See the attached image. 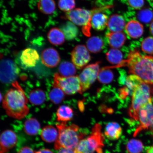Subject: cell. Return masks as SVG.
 I'll list each match as a JSON object with an SVG mask.
<instances>
[{
  "instance_id": "4dcf8cb0",
  "label": "cell",
  "mask_w": 153,
  "mask_h": 153,
  "mask_svg": "<svg viewBox=\"0 0 153 153\" xmlns=\"http://www.w3.org/2000/svg\"><path fill=\"white\" fill-rule=\"evenodd\" d=\"M97 78L99 82L101 83H109L113 80V72L107 67L101 68L99 71Z\"/></svg>"
},
{
  "instance_id": "9a60e30c",
  "label": "cell",
  "mask_w": 153,
  "mask_h": 153,
  "mask_svg": "<svg viewBox=\"0 0 153 153\" xmlns=\"http://www.w3.org/2000/svg\"><path fill=\"white\" fill-rule=\"evenodd\" d=\"M41 59L43 64L49 68L56 67L60 61L58 51L52 48L44 50L41 53Z\"/></svg>"
},
{
  "instance_id": "30bf717a",
  "label": "cell",
  "mask_w": 153,
  "mask_h": 153,
  "mask_svg": "<svg viewBox=\"0 0 153 153\" xmlns=\"http://www.w3.org/2000/svg\"><path fill=\"white\" fill-rule=\"evenodd\" d=\"M138 120L140 125L135 132V135L142 130L152 127L153 123V105L152 99L140 108Z\"/></svg>"
},
{
  "instance_id": "d4e9b609",
  "label": "cell",
  "mask_w": 153,
  "mask_h": 153,
  "mask_svg": "<svg viewBox=\"0 0 153 153\" xmlns=\"http://www.w3.org/2000/svg\"><path fill=\"white\" fill-rule=\"evenodd\" d=\"M61 28L67 39H74L78 35V29L72 22H67L63 25Z\"/></svg>"
},
{
  "instance_id": "83f0119b",
  "label": "cell",
  "mask_w": 153,
  "mask_h": 153,
  "mask_svg": "<svg viewBox=\"0 0 153 153\" xmlns=\"http://www.w3.org/2000/svg\"><path fill=\"white\" fill-rule=\"evenodd\" d=\"M38 7L39 10L43 14L51 15L56 9V4L54 0H39Z\"/></svg>"
},
{
  "instance_id": "f35d334b",
  "label": "cell",
  "mask_w": 153,
  "mask_h": 153,
  "mask_svg": "<svg viewBox=\"0 0 153 153\" xmlns=\"http://www.w3.org/2000/svg\"><path fill=\"white\" fill-rule=\"evenodd\" d=\"M18 153H35L32 149L29 147L26 146L21 149Z\"/></svg>"
},
{
  "instance_id": "836d02e7",
  "label": "cell",
  "mask_w": 153,
  "mask_h": 153,
  "mask_svg": "<svg viewBox=\"0 0 153 153\" xmlns=\"http://www.w3.org/2000/svg\"><path fill=\"white\" fill-rule=\"evenodd\" d=\"M143 82L138 76L131 74L127 76L125 83L126 86L132 91Z\"/></svg>"
},
{
  "instance_id": "7a4b0ae2",
  "label": "cell",
  "mask_w": 153,
  "mask_h": 153,
  "mask_svg": "<svg viewBox=\"0 0 153 153\" xmlns=\"http://www.w3.org/2000/svg\"><path fill=\"white\" fill-rule=\"evenodd\" d=\"M13 88L7 92L3 100V106L7 115L15 119L24 118L29 112L28 99L17 81L12 83Z\"/></svg>"
},
{
  "instance_id": "1f68e13d",
  "label": "cell",
  "mask_w": 153,
  "mask_h": 153,
  "mask_svg": "<svg viewBox=\"0 0 153 153\" xmlns=\"http://www.w3.org/2000/svg\"><path fill=\"white\" fill-rule=\"evenodd\" d=\"M126 148L129 153H140L143 150V145L140 140L132 139L128 142Z\"/></svg>"
},
{
  "instance_id": "ee69618b",
  "label": "cell",
  "mask_w": 153,
  "mask_h": 153,
  "mask_svg": "<svg viewBox=\"0 0 153 153\" xmlns=\"http://www.w3.org/2000/svg\"><path fill=\"white\" fill-rule=\"evenodd\" d=\"M3 98L2 96L1 95V101L2 100H3Z\"/></svg>"
},
{
  "instance_id": "6da1fadb",
  "label": "cell",
  "mask_w": 153,
  "mask_h": 153,
  "mask_svg": "<svg viewBox=\"0 0 153 153\" xmlns=\"http://www.w3.org/2000/svg\"><path fill=\"white\" fill-rule=\"evenodd\" d=\"M126 66L129 73L136 75L144 83L153 86V57L143 55L137 50L130 51L127 59L116 67Z\"/></svg>"
},
{
  "instance_id": "8fae6325",
  "label": "cell",
  "mask_w": 153,
  "mask_h": 153,
  "mask_svg": "<svg viewBox=\"0 0 153 153\" xmlns=\"http://www.w3.org/2000/svg\"><path fill=\"white\" fill-rule=\"evenodd\" d=\"M71 60L76 68L81 69L91 60V56L87 48L84 45H78L73 50Z\"/></svg>"
},
{
  "instance_id": "603a6c76",
  "label": "cell",
  "mask_w": 153,
  "mask_h": 153,
  "mask_svg": "<svg viewBox=\"0 0 153 153\" xmlns=\"http://www.w3.org/2000/svg\"><path fill=\"white\" fill-rule=\"evenodd\" d=\"M41 126L39 122L35 118L26 120L24 124V130L27 134L33 136L39 132Z\"/></svg>"
},
{
  "instance_id": "e575fe53",
  "label": "cell",
  "mask_w": 153,
  "mask_h": 153,
  "mask_svg": "<svg viewBox=\"0 0 153 153\" xmlns=\"http://www.w3.org/2000/svg\"><path fill=\"white\" fill-rule=\"evenodd\" d=\"M76 5L74 0H59L58 6L62 11L69 12L74 9Z\"/></svg>"
},
{
  "instance_id": "7402d4cb",
  "label": "cell",
  "mask_w": 153,
  "mask_h": 153,
  "mask_svg": "<svg viewBox=\"0 0 153 153\" xmlns=\"http://www.w3.org/2000/svg\"><path fill=\"white\" fill-rule=\"evenodd\" d=\"M57 121L60 123H67L71 120L74 117V111L70 107L62 105L57 109L56 112Z\"/></svg>"
},
{
  "instance_id": "4316f807",
  "label": "cell",
  "mask_w": 153,
  "mask_h": 153,
  "mask_svg": "<svg viewBox=\"0 0 153 153\" xmlns=\"http://www.w3.org/2000/svg\"><path fill=\"white\" fill-rule=\"evenodd\" d=\"M59 74L64 77L74 76L76 73V67L74 64L68 62H62L58 69Z\"/></svg>"
},
{
  "instance_id": "5bb4252c",
  "label": "cell",
  "mask_w": 153,
  "mask_h": 153,
  "mask_svg": "<svg viewBox=\"0 0 153 153\" xmlns=\"http://www.w3.org/2000/svg\"><path fill=\"white\" fill-rule=\"evenodd\" d=\"M20 59L22 65L26 68H30L37 65L39 60V56L35 49L28 48L22 51Z\"/></svg>"
},
{
  "instance_id": "ab89813d",
  "label": "cell",
  "mask_w": 153,
  "mask_h": 153,
  "mask_svg": "<svg viewBox=\"0 0 153 153\" xmlns=\"http://www.w3.org/2000/svg\"><path fill=\"white\" fill-rule=\"evenodd\" d=\"M57 153H75L74 150L72 149H62L59 150Z\"/></svg>"
},
{
  "instance_id": "52a82bcc",
  "label": "cell",
  "mask_w": 153,
  "mask_h": 153,
  "mask_svg": "<svg viewBox=\"0 0 153 153\" xmlns=\"http://www.w3.org/2000/svg\"><path fill=\"white\" fill-rule=\"evenodd\" d=\"M53 86L59 88L65 94L71 95L78 93L82 94V88L79 76L66 77L58 73L54 74Z\"/></svg>"
},
{
  "instance_id": "484cf974",
  "label": "cell",
  "mask_w": 153,
  "mask_h": 153,
  "mask_svg": "<svg viewBox=\"0 0 153 153\" xmlns=\"http://www.w3.org/2000/svg\"><path fill=\"white\" fill-rule=\"evenodd\" d=\"M46 100V95L44 91L40 89L33 90L29 94V100L32 104L39 105L43 104Z\"/></svg>"
},
{
  "instance_id": "277c9868",
  "label": "cell",
  "mask_w": 153,
  "mask_h": 153,
  "mask_svg": "<svg viewBox=\"0 0 153 153\" xmlns=\"http://www.w3.org/2000/svg\"><path fill=\"white\" fill-rule=\"evenodd\" d=\"M100 124L94 127L91 135L87 138L82 139L74 149L75 153H94L101 150L103 146L104 137L101 132Z\"/></svg>"
},
{
  "instance_id": "ba28073f",
  "label": "cell",
  "mask_w": 153,
  "mask_h": 153,
  "mask_svg": "<svg viewBox=\"0 0 153 153\" xmlns=\"http://www.w3.org/2000/svg\"><path fill=\"white\" fill-rule=\"evenodd\" d=\"M0 68V78L2 83H13L16 81L20 70L14 61L9 59H3L1 61Z\"/></svg>"
},
{
  "instance_id": "cb8c5ba5",
  "label": "cell",
  "mask_w": 153,
  "mask_h": 153,
  "mask_svg": "<svg viewBox=\"0 0 153 153\" xmlns=\"http://www.w3.org/2000/svg\"><path fill=\"white\" fill-rule=\"evenodd\" d=\"M104 46V43L101 38L94 36L88 39L87 42L88 49L91 52L96 53L102 50Z\"/></svg>"
},
{
  "instance_id": "ac0fdd59",
  "label": "cell",
  "mask_w": 153,
  "mask_h": 153,
  "mask_svg": "<svg viewBox=\"0 0 153 153\" xmlns=\"http://www.w3.org/2000/svg\"><path fill=\"white\" fill-rule=\"evenodd\" d=\"M125 21L121 15L118 14L112 15L108 19V26L111 32H121L126 26Z\"/></svg>"
},
{
  "instance_id": "74e56055",
  "label": "cell",
  "mask_w": 153,
  "mask_h": 153,
  "mask_svg": "<svg viewBox=\"0 0 153 153\" xmlns=\"http://www.w3.org/2000/svg\"><path fill=\"white\" fill-rule=\"evenodd\" d=\"M133 92L125 86L119 90V97L120 99H124L131 94H132Z\"/></svg>"
},
{
  "instance_id": "5b68a950",
  "label": "cell",
  "mask_w": 153,
  "mask_h": 153,
  "mask_svg": "<svg viewBox=\"0 0 153 153\" xmlns=\"http://www.w3.org/2000/svg\"><path fill=\"white\" fill-rule=\"evenodd\" d=\"M151 89L150 85L143 82L133 91L131 104L128 111L129 115L133 119L138 120L140 108L152 99Z\"/></svg>"
},
{
  "instance_id": "8992f818",
  "label": "cell",
  "mask_w": 153,
  "mask_h": 153,
  "mask_svg": "<svg viewBox=\"0 0 153 153\" xmlns=\"http://www.w3.org/2000/svg\"><path fill=\"white\" fill-rule=\"evenodd\" d=\"M95 12V9L89 10L84 9L76 8L67 12L65 18L74 24L83 26L82 30L83 34L89 37L91 36L92 16Z\"/></svg>"
},
{
  "instance_id": "f1b7e54d",
  "label": "cell",
  "mask_w": 153,
  "mask_h": 153,
  "mask_svg": "<svg viewBox=\"0 0 153 153\" xmlns=\"http://www.w3.org/2000/svg\"><path fill=\"white\" fill-rule=\"evenodd\" d=\"M106 57L108 62L113 65H119L123 61V53L118 49H110L106 53Z\"/></svg>"
},
{
  "instance_id": "3957f363",
  "label": "cell",
  "mask_w": 153,
  "mask_h": 153,
  "mask_svg": "<svg viewBox=\"0 0 153 153\" xmlns=\"http://www.w3.org/2000/svg\"><path fill=\"white\" fill-rule=\"evenodd\" d=\"M56 126L59 132L58 138L55 142L54 149L74 150L80 140L83 138V134L79 132V128L75 124L67 126L66 123H57Z\"/></svg>"
},
{
  "instance_id": "f6af8a7d",
  "label": "cell",
  "mask_w": 153,
  "mask_h": 153,
  "mask_svg": "<svg viewBox=\"0 0 153 153\" xmlns=\"http://www.w3.org/2000/svg\"><path fill=\"white\" fill-rule=\"evenodd\" d=\"M152 131H153V124H152Z\"/></svg>"
},
{
  "instance_id": "d6986e66",
  "label": "cell",
  "mask_w": 153,
  "mask_h": 153,
  "mask_svg": "<svg viewBox=\"0 0 153 153\" xmlns=\"http://www.w3.org/2000/svg\"><path fill=\"white\" fill-rule=\"evenodd\" d=\"M122 128L118 123L110 122L105 127V135L110 140H114L119 139L122 134Z\"/></svg>"
},
{
  "instance_id": "2e32d148",
  "label": "cell",
  "mask_w": 153,
  "mask_h": 153,
  "mask_svg": "<svg viewBox=\"0 0 153 153\" xmlns=\"http://www.w3.org/2000/svg\"><path fill=\"white\" fill-rule=\"evenodd\" d=\"M125 31L130 37L137 39L142 36L143 32V25L137 20H131L126 25Z\"/></svg>"
},
{
  "instance_id": "e0dca14e",
  "label": "cell",
  "mask_w": 153,
  "mask_h": 153,
  "mask_svg": "<svg viewBox=\"0 0 153 153\" xmlns=\"http://www.w3.org/2000/svg\"><path fill=\"white\" fill-rule=\"evenodd\" d=\"M106 38L108 45L113 48L118 49L125 43L126 36L122 32H108L106 34Z\"/></svg>"
},
{
  "instance_id": "8d00e7d4",
  "label": "cell",
  "mask_w": 153,
  "mask_h": 153,
  "mask_svg": "<svg viewBox=\"0 0 153 153\" xmlns=\"http://www.w3.org/2000/svg\"><path fill=\"white\" fill-rule=\"evenodd\" d=\"M126 2L131 8L136 10L142 8L144 4V0H126Z\"/></svg>"
},
{
  "instance_id": "d6a6232c",
  "label": "cell",
  "mask_w": 153,
  "mask_h": 153,
  "mask_svg": "<svg viewBox=\"0 0 153 153\" xmlns=\"http://www.w3.org/2000/svg\"><path fill=\"white\" fill-rule=\"evenodd\" d=\"M137 18L141 22L149 23L153 20V12L149 9L141 10L137 13Z\"/></svg>"
},
{
  "instance_id": "60d3db41",
  "label": "cell",
  "mask_w": 153,
  "mask_h": 153,
  "mask_svg": "<svg viewBox=\"0 0 153 153\" xmlns=\"http://www.w3.org/2000/svg\"><path fill=\"white\" fill-rule=\"evenodd\" d=\"M35 153H53L49 149H40L39 150L36 151Z\"/></svg>"
},
{
  "instance_id": "d590c367",
  "label": "cell",
  "mask_w": 153,
  "mask_h": 153,
  "mask_svg": "<svg viewBox=\"0 0 153 153\" xmlns=\"http://www.w3.org/2000/svg\"><path fill=\"white\" fill-rule=\"evenodd\" d=\"M141 49L143 52L153 54V37H149L143 39L141 43Z\"/></svg>"
},
{
  "instance_id": "f546056e",
  "label": "cell",
  "mask_w": 153,
  "mask_h": 153,
  "mask_svg": "<svg viewBox=\"0 0 153 153\" xmlns=\"http://www.w3.org/2000/svg\"><path fill=\"white\" fill-rule=\"evenodd\" d=\"M50 100L53 104H59L62 102L65 97V93L62 89L53 86L49 94Z\"/></svg>"
},
{
  "instance_id": "b9f144b4",
  "label": "cell",
  "mask_w": 153,
  "mask_h": 153,
  "mask_svg": "<svg viewBox=\"0 0 153 153\" xmlns=\"http://www.w3.org/2000/svg\"><path fill=\"white\" fill-rule=\"evenodd\" d=\"M147 153H153V146L149 147L147 150Z\"/></svg>"
},
{
  "instance_id": "9c48e42d",
  "label": "cell",
  "mask_w": 153,
  "mask_h": 153,
  "mask_svg": "<svg viewBox=\"0 0 153 153\" xmlns=\"http://www.w3.org/2000/svg\"><path fill=\"white\" fill-rule=\"evenodd\" d=\"M100 62H97L85 67L79 76L82 94L88 89L98 77Z\"/></svg>"
},
{
  "instance_id": "7bdbcfd3",
  "label": "cell",
  "mask_w": 153,
  "mask_h": 153,
  "mask_svg": "<svg viewBox=\"0 0 153 153\" xmlns=\"http://www.w3.org/2000/svg\"><path fill=\"white\" fill-rule=\"evenodd\" d=\"M150 30L151 33L153 35V20L150 25Z\"/></svg>"
},
{
  "instance_id": "44dd1931",
  "label": "cell",
  "mask_w": 153,
  "mask_h": 153,
  "mask_svg": "<svg viewBox=\"0 0 153 153\" xmlns=\"http://www.w3.org/2000/svg\"><path fill=\"white\" fill-rule=\"evenodd\" d=\"M48 38L50 42L55 45H62L65 41V36L61 30L57 28H53L49 30Z\"/></svg>"
},
{
  "instance_id": "7c38bea8",
  "label": "cell",
  "mask_w": 153,
  "mask_h": 153,
  "mask_svg": "<svg viewBox=\"0 0 153 153\" xmlns=\"http://www.w3.org/2000/svg\"><path fill=\"white\" fill-rule=\"evenodd\" d=\"M112 6L108 5L95 8V12L92 16L91 25L95 30L99 31L104 30L108 25V20L107 15L103 11L111 8Z\"/></svg>"
},
{
  "instance_id": "ffe728a7",
  "label": "cell",
  "mask_w": 153,
  "mask_h": 153,
  "mask_svg": "<svg viewBox=\"0 0 153 153\" xmlns=\"http://www.w3.org/2000/svg\"><path fill=\"white\" fill-rule=\"evenodd\" d=\"M58 130L52 126H47L42 129L41 137L42 139L47 143L55 142L58 138Z\"/></svg>"
},
{
  "instance_id": "4fadbf2b",
  "label": "cell",
  "mask_w": 153,
  "mask_h": 153,
  "mask_svg": "<svg viewBox=\"0 0 153 153\" xmlns=\"http://www.w3.org/2000/svg\"><path fill=\"white\" fill-rule=\"evenodd\" d=\"M18 140L17 135L11 130L3 131L0 137V153H7L16 146Z\"/></svg>"
}]
</instances>
